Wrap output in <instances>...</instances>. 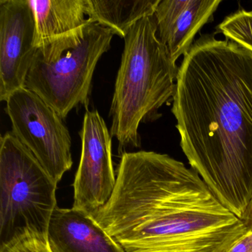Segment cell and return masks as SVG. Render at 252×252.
Listing matches in <instances>:
<instances>
[{"label":"cell","mask_w":252,"mask_h":252,"mask_svg":"<svg viewBox=\"0 0 252 252\" xmlns=\"http://www.w3.org/2000/svg\"><path fill=\"white\" fill-rule=\"evenodd\" d=\"M154 15L140 20L125 38V48L110 106V133L123 155L141 147L138 128L160 117L175 94L178 67L157 34Z\"/></svg>","instance_id":"obj_3"},{"label":"cell","mask_w":252,"mask_h":252,"mask_svg":"<svg viewBox=\"0 0 252 252\" xmlns=\"http://www.w3.org/2000/svg\"><path fill=\"white\" fill-rule=\"evenodd\" d=\"M0 252H52L48 237L27 232L0 246Z\"/></svg>","instance_id":"obj_14"},{"label":"cell","mask_w":252,"mask_h":252,"mask_svg":"<svg viewBox=\"0 0 252 252\" xmlns=\"http://www.w3.org/2000/svg\"><path fill=\"white\" fill-rule=\"evenodd\" d=\"M48 240L52 252H125L92 215L74 208H56Z\"/></svg>","instance_id":"obj_10"},{"label":"cell","mask_w":252,"mask_h":252,"mask_svg":"<svg viewBox=\"0 0 252 252\" xmlns=\"http://www.w3.org/2000/svg\"><path fill=\"white\" fill-rule=\"evenodd\" d=\"M241 220L244 222L245 225L249 229V231L252 232V199L249 203V206L245 210Z\"/></svg>","instance_id":"obj_16"},{"label":"cell","mask_w":252,"mask_h":252,"mask_svg":"<svg viewBox=\"0 0 252 252\" xmlns=\"http://www.w3.org/2000/svg\"><path fill=\"white\" fill-rule=\"evenodd\" d=\"M218 32L252 52V11L239 10L224 19Z\"/></svg>","instance_id":"obj_13"},{"label":"cell","mask_w":252,"mask_h":252,"mask_svg":"<svg viewBox=\"0 0 252 252\" xmlns=\"http://www.w3.org/2000/svg\"><path fill=\"white\" fill-rule=\"evenodd\" d=\"M36 51V21L30 0H0L1 101L25 88Z\"/></svg>","instance_id":"obj_8"},{"label":"cell","mask_w":252,"mask_h":252,"mask_svg":"<svg viewBox=\"0 0 252 252\" xmlns=\"http://www.w3.org/2000/svg\"><path fill=\"white\" fill-rule=\"evenodd\" d=\"M220 3V0H160L154 14L157 34L174 63L189 51Z\"/></svg>","instance_id":"obj_9"},{"label":"cell","mask_w":252,"mask_h":252,"mask_svg":"<svg viewBox=\"0 0 252 252\" xmlns=\"http://www.w3.org/2000/svg\"><path fill=\"white\" fill-rule=\"evenodd\" d=\"M172 112L191 169L241 219L252 199V52L202 35L178 67Z\"/></svg>","instance_id":"obj_1"},{"label":"cell","mask_w":252,"mask_h":252,"mask_svg":"<svg viewBox=\"0 0 252 252\" xmlns=\"http://www.w3.org/2000/svg\"><path fill=\"white\" fill-rule=\"evenodd\" d=\"M228 252H252V232L248 231Z\"/></svg>","instance_id":"obj_15"},{"label":"cell","mask_w":252,"mask_h":252,"mask_svg":"<svg viewBox=\"0 0 252 252\" xmlns=\"http://www.w3.org/2000/svg\"><path fill=\"white\" fill-rule=\"evenodd\" d=\"M5 102L11 132L53 179L60 182L73 166L71 136L63 118L26 88L13 93Z\"/></svg>","instance_id":"obj_6"},{"label":"cell","mask_w":252,"mask_h":252,"mask_svg":"<svg viewBox=\"0 0 252 252\" xmlns=\"http://www.w3.org/2000/svg\"><path fill=\"white\" fill-rule=\"evenodd\" d=\"M79 135L82 153L73 184V208L92 215L107 203L116 186L113 137L96 110H87Z\"/></svg>","instance_id":"obj_7"},{"label":"cell","mask_w":252,"mask_h":252,"mask_svg":"<svg viewBox=\"0 0 252 252\" xmlns=\"http://www.w3.org/2000/svg\"><path fill=\"white\" fill-rule=\"evenodd\" d=\"M57 184L12 132L1 136L0 246L27 232L48 237Z\"/></svg>","instance_id":"obj_5"},{"label":"cell","mask_w":252,"mask_h":252,"mask_svg":"<svg viewBox=\"0 0 252 252\" xmlns=\"http://www.w3.org/2000/svg\"><path fill=\"white\" fill-rule=\"evenodd\" d=\"M91 215L125 252H228L249 231L194 169L152 151L122 155L111 197Z\"/></svg>","instance_id":"obj_2"},{"label":"cell","mask_w":252,"mask_h":252,"mask_svg":"<svg viewBox=\"0 0 252 252\" xmlns=\"http://www.w3.org/2000/svg\"><path fill=\"white\" fill-rule=\"evenodd\" d=\"M114 36L110 29L89 20L79 29L45 39L36 47L25 88L63 119L73 109L88 108L97 64Z\"/></svg>","instance_id":"obj_4"},{"label":"cell","mask_w":252,"mask_h":252,"mask_svg":"<svg viewBox=\"0 0 252 252\" xmlns=\"http://www.w3.org/2000/svg\"><path fill=\"white\" fill-rule=\"evenodd\" d=\"M36 21V46L89 21L88 0H30Z\"/></svg>","instance_id":"obj_11"},{"label":"cell","mask_w":252,"mask_h":252,"mask_svg":"<svg viewBox=\"0 0 252 252\" xmlns=\"http://www.w3.org/2000/svg\"><path fill=\"white\" fill-rule=\"evenodd\" d=\"M160 0H88L90 21L125 39L140 20L153 16Z\"/></svg>","instance_id":"obj_12"}]
</instances>
